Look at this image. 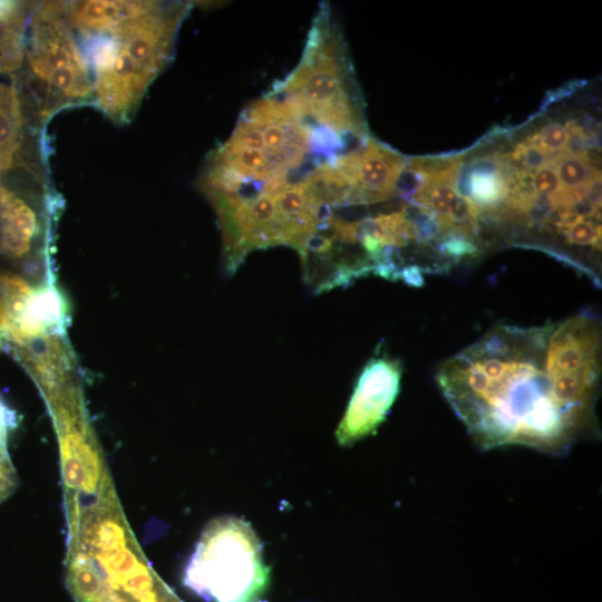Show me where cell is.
<instances>
[{
  "mask_svg": "<svg viewBox=\"0 0 602 602\" xmlns=\"http://www.w3.org/2000/svg\"><path fill=\"white\" fill-rule=\"evenodd\" d=\"M33 6V2L0 1V75H11L22 66Z\"/></svg>",
  "mask_w": 602,
  "mask_h": 602,
  "instance_id": "7c38bea8",
  "label": "cell"
},
{
  "mask_svg": "<svg viewBox=\"0 0 602 602\" xmlns=\"http://www.w3.org/2000/svg\"><path fill=\"white\" fill-rule=\"evenodd\" d=\"M457 190L460 195L468 197L479 212L497 210L507 195L506 177L499 156L473 159L467 168L460 169Z\"/></svg>",
  "mask_w": 602,
  "mask_h": 602,
  "instance_id": "8fae6325",
  "label": "cell"
},
{
  "mask_svg": "<svg viewBox=\"0 0 602 602\" xmlns=\"http://www.w3.org/2000/svg\"><path fill=\"white\" fill-rule=\"evenodd\" d=\"M259 602H266V601H259Z\"/></svg>",
  "mask_w": 602,
  "mask_h": 602,
  "instance_id": "ac0fdd59",
  "label": "cell"
},
{
  "mask_svg": "<svg viewBox=\"0 0 602 602\" xmlns=\"http://www.w3.org/2000/svg\"><path fill=\"white\" fill-rule=\"evenodd\" d=\"M65 1L33 6L25 59L13 82L28 125L45 130L48 122L66 108L94 103L90 64L76 41Z\"/></svg>",
  "mask_w": 602,
  "mask_h": 602,
  "instance_id": "277c9868",
  "label": "cell"
},
{
  "mask_svg": "<svg viewBox=\"0 0 602 602\" xmlns=\"http://www.w3.org/2000/svg\"><path fill=\"white\" fill-rule=\"evenodd\" d=\"M553 327L499 326L440 367L438 386L480 448L563 454L588 426L554 396L545 370Z\"/></svg>",
  "mask_w": 602,
  "mask_h": 602,
  "instance_id": "6da1fadb",
  "label": "cell"
},
{
  "mask_svg": "<svg viewBox=\"0 0 602 602\" xmlns=\"http://www.w3.org/2000/svg\"><path fill=\"white\" fill-rule=\"evenodd\" d=\"M16 426V414L0 398V502L14 488L16 472L7 450V436Z\"/></svg>",
  "mask_w": 602,
  "mask_h": 602,
  "instance_id": "4fadbf2b",
  "label": "cell"
},
{
  "mask_svg": "<svg viewBox=\"0 0 602 602\" xmlns=\"http://www.w3.org/2000/svg\"><path fill=\"white\" fill-rule=\"evenodd\" d=\"M524 140L535 144L551 155H556L566 147L569 135L564 126L560 123L551 122L543 125Z\"/></svg>",
  "mask_w": 602,
  "mask_h": 602,
  "instance_id": "5bb4252c",
  "label": "cell"
},
{
  "mask_svg": "<svg viewBox=\"0 0 602 602\" xmlns=\"http://www.w3.org/2000/svg\"><path fill=\"white\" fill-rule=\"evenodd\" d=\"M190 2H159L107 35L86 38L94 105L116 124L134 117L149 85L169 64ZM85 39V38H84Z\"/></svg>",
  "mask_w": 602,
  "mask_h": 602,
  "instance_id": "7a4b0ae2",
  "label": "cell"
},
{
  "mask_svg": "<svg viewBox=\"0 0 602 602\" xmlns=\"http://www.w3.org/2000/svg\"><path fill=\"white\" fill-rule=\"evenodd\" d=\"M438 252L447 258L460 260L465 256L475 255L478 250L473 243L472 237L453 231L444 233L438 246Z\"/></svg>",
  "mask_w": 602,
  "mask_h": 602,
  "instance_id": "2e32d148",
  "label": "cell"
},
{
  "mask_svg": "<svg viewBox=\"0 0 602 602\" xmlns=\"http://www.w3.org/2000/svg\"><path fill=\"white\" fill-rule=\"evenodd\" d=\"M270 94L312 120V142L321 149L336 153L347 138H368L344 43L327 6L313 19L300 62Z\"/></svg>",
  "mask_w": 602,
  "mask_h": 602,
  "instance_id": "3957f363",
  "label": "cell"
},
{
  "mask_svg": "<svg viewBox=\"0 0 602 602\" xmlns=\"http://www.w3.org/2000/svg\"><path fill=\"white\" fill-rule=\"evenodd\" d=\"M161 1L82 0L65 1L66 18L84 38L107 35L154 10Z\"/></svg>",
  "mask_w": 602,
  "mask_h": 602,
  "instance_id": "30bf717a",
  "label": "cell"
},
{
  "mask_svg": "<svg viewBox=\"0 0 602 602\" xmlns=\"http://www.w3.org/2000/svg\"><path fill=\"white\" fill-rule=\"evenodd\" d=\"M328 159L352 186L349 206L391 198L407 161L370 137L357 147Z\"/></svg>",
  "mask_w": 602,
  "mask_h": 602,
  "instance_id": "52a82bcc",
  "label": "cell"
},
{
  "mask_svg": "<svg viewBox=\"0 0 602 602\" xmlns=\"http://www.w3.org/2000/svg\"><path fill=\"white\" fill-rule=\"evenodd\" d=\"M562 232L571 244L601 249V224L593 217L579 219Z\"/></svg>",
  "mask_w": 602,
  "mask_h": 602,
  "instance_id": "9a60e30c",
  "label": "cell"
},
{
  "mask_svg": "<svg viewBox=\"0 0 602 602\" xmlns=\"http://www.w3.org/2000/svg\"><path fill=\"white\" fill-rule=\"evenodd\" d=\"M533 187L543 197H551L560 190V182L554 165L547 164L533 173Z\"/></svg>",
  "mask_w": 602,
  "mask_h": 602,
  "instance_id": "e0dca14e",
  "label": "cell"
},
{
  "mask_svg": "<svg viewBox=\"0 0 602 602\" xmlns=\"http://www.w3.org/2000/svg\"><path fill=\"white\" fill-rule=\"evenodd\" d=\"M262 545L242 518L212 520L185 566L183 584L207 602H255L269 583Z\"/></svg>",
  "mask_w": 602,
  "mask_h": 602,
  "instance_id": "5b68a950",
  "label": "cell"
},
{
  "mask_svg": "<svg viewBox=\"0 0 602 602\" xmlns=\"http://www.w3.org/2000/svg\"><path fill=\"white\" fill-rule=\"evenodd\" d=\"M30 127L12 80L0 82V182L13 168L23 173L48 172V144L43 133L27 138ZM32 128V127H31Z\"/></svg>",
  "mask_w": 602,
  "mask_h": 602,
  "instance_id": "ba28073f",
  "label": "cell"
},
{
  "mask_svg": "<svg viewBox=\"0 0 602 602\" xmlns=\"http://www.w3.org/2000/svg\"><path fill=\"white\" fill-rule=\"evenodd\" d=\"M400 379L398 360L379 355L367 362L336 431L339 445L349 446L380 426L399 394Z\"/></svg>",
  "mask_w": 602,
  "mask_h": 602,
  "instance_id": "8992f818",
  "label": "cell"
},
{
  "mask_svg": "<svg viewBox=\"0 0 602 602\" xmlns=\"http://www.w3.org/2000/svg\"><path fill=\"white\" fill-rule=\"evenodd\" d=\"M598 321L589 313L554 324L545 355V370L554 380L567 373L599 367Z\"/></svg>",
  "mask_w": 602,
  "mask_h": 602,
  "instance_id": "9c48e42d",
  "label": "cell"
}]
</instances>
